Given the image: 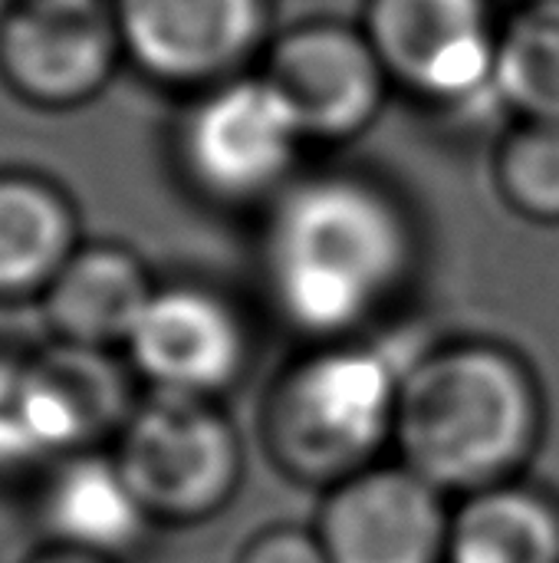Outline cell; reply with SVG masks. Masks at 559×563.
Returning <instances> with one entry per match:
<instances>
[{"instance_id": "1", "label": "cell", "mask_w": 559, "mask_h": 563, "mask_svg": "<svg viewBox=\"0 0 559 563\" xmlns=\"http://www.w3.org/2000/svg\"><path fill=\"white\" fill-rule=\"evenodd\" d=\"M415 231L405 208L359 175L290 181L270 205L260 271L277 313L300 333L346 340L409 280Z\"/></svg>"}, {"instance_id": "2", "label": "cell", "mask_w": 559, "mask_h": 563, "mask_svg": "<svg viewBox=\"0 0 559 563\" xmlns=\"http://www.w3.org/2000/svg\"><path fill=\"white\" fill-rule=\"evenodd\" d=\"M544 429L530 369L507 350L458 343L402 376L395 445L402 465L441 495H474L511 482Z\"/></svg>"}, {"instance_id": "3", "label": "cell", "mask_w": 559, "mask_h": 563, "mask_svg": "<svg viewBox=\"0 0 559 563\" xmlns=\"http://www.w3.org/2000/svg\"><path fill=\"white\" fill-rule=\"evenodd\" d=\"M402 369L372 346L333 340L273 386L267 445L303 482H346L395 439Z\"/></svg>"}, {"instance_id": "4", "label": "cell", "mask_w": 559, "mask_h": 563, "mask_svg": "<svg viewBox=\"0 0 559 563\" xmlns=\"http://www.w3.org/2000/svg\"><path fill=\"white\" fill-rule=\"evenodd\" d=\"M362 33L392 82L471 109L497 102V36L488 0H369Z\"/></svg>"}, {"instance_id": "5", "label": "cell", "mask_w": 559, "mask_h": 563, "mask_svg": "<svg viewBox=\"0 0 559 563\" xmlns=\"http://www.w3.org/2000/svg\"><path fill=\"white\" fill-rule=\"evenodd\" d=\"M119 468L152 518L198 521L234 495L241 442L204 399L158 393L128 422Z\"/></svg>"}, {"instance_id": "6", "label": "cell", "mask_w": 559, "mask_h": 563, "mask_svg": "<svg viewBox=\"0 0 559 563\" xmlns=\"http://www.w3.org/2000/svg\"><path fill=\"white\" fill-rule=\"evenodd\" d=\"M303 142L290 109L260 73L217 82L181 135L191 178L231 205L277 198L290 185Z\"/></svg>"}, {"instance_id": "7", "label": "cell", "mask_w": 559, "mask_h": 563, "mask_svg": "<svg viewBox=\"0 0 559 563\" xmlns=\"http://www.w3.org/2000/svg\"><path fill=\"white\" fill-rule=\"evenodd\" d=\"M260 76L306 142H343L369 129L392 82L369 36L343 23L287 30L267 49Z\"/></svg>"}, {"instance_id": "8", "label": "cell", "mask_w": 559, "mask_h": 563, "mask_svg": "<svg viewBox=\"0 0 559 563\" xmlns=\"http://www.w3.org/2000/svg\"><path fill=\"white\" fill-rule=\"evenodd\" d=\"M316 534L333 563H445L451 515L409 465H372L333 485Z\"/></svg>"}, {"instance_id": "9", "label": "cell", "mask_w": 559, "mask_h": 563, "mask_svg": "<svg viewBox=\"0 0 559 563\" xmlns=\"http://www.w3.org/2000/svg\"><path fill=\"white\" fill-rule=\"evenodd\" d=\"M267 0H119L132 59L168 82H224L264 46Z\"/></svg>"}, {"instance_id": "10", "label": "cell", "mask_w": 559, "mask_h": 563, "mask_svg": "<svg viewBox=\"0 0 559 563\" xmlns=\"http://www.w3.org/2000/svg\"><path fill=\"white\" fill-rule=\"evenodd\" d=\"M125 346L161 396L208 399L247 366L244 320L204 287L155 290Z\"/></svg>"}, {"instance_id": "11", "label": "cell", "mask_w": 559, "mask_h": 563, "mask_svg": "<svg viewBox=\"0 0 559 563\" xmlns=\"http://www.w3.org/2000/svg\"><path fill=\"white\" fill-rule=\"evenodd\" d=\"M119 40L96 0H26L3 23L0 56L23 92L69 102L105 79Z\"/></svg>"}, {"instance_id": "12", "label": "cell", "mask_w": 559, "mask_h": 563, "mask_svg": "<svg viewBox=\"0 0 559 563\" xmlns=\"http://www.w3.org/2000/svg\"><path fill=\"white\" fill-rule=\"evenodd\" d=\"M152 284L135 257L122 251H82L72 254L49 290V317L79 346L128 343L142 310L152 300Z\"/></svg>"}, {"instance_id": "13", "label": "cell", "mask_w": 559, "mask_h": 563, "mask_svg": "<svg viewBox=\"0 0 559 563\" xmlns=\"http://www.w3.org/2000/svg\"><path fill=\"white\" fill-rule=\"evenodd\" d=\"M445 563H559V508L514 482L465 495Z\"/></svg>"}, {"instance_id": "14", "label": "cell", "mask_w": 559, "mask_h": 563, "mask_svg": "<svg viewBox=\"0 0 559 563\" xmlns=\"http://www.w3.org/2000/svg\"><path fill=\"white\" fill-rule=\"evenodd\" d=\"M148 511L122 475L119 462H72L49 492V528L66 548L99 558L125 554L138 544Z\"/></svg>"}, {"instance_id": "15", "label": "cell", "mask_w": 559, "mask_h": 563, "mask_svg": "<svg viewBox=\"0 0 559 563\" xmlns=\"http://www.w3.org/2000/svg\"><path fill=\"white\" fill-rule=\"evenodd\" d=\"M497 106L559 125V0H527L497 36Z\"/></svg>"}, {"instance_id": "16", "label": "cell", "mask_w": 559, "mask_h": 563, "mask_svg": "<svg viewBox=\"0 0 559 563\" xmlns=\"http://www.w3.org/2000/svg\"><path fill=\"white\" fill-rule=\"evenodd\" d=\"M69 214L46 188L3 178L0 181V290L33 287L56 277L69 261Z\"/></svg>"}, {"instance_id": "17", "label": "cell", "mask_w": 559, "mask_h": 563, "mask_svg": "<svg viewBox=\"0 0 559 563\" xmlns=\"http://www.w3.org/2000/svg\"><path fill=\"white\" fill-rule=\"evenodd\" d=\"M82 439L76 412L40 363H0V465L33 462Z\"/></svg>"}, {"instance_id": "18", "label": "cell", "mask_w": 559, "mask_h": 563, "mask_svg": "<svg viewBox=\"0 0 559 563\" xmlns=\"http://www.w3.org/2000/svg\"><path fill=\"white\" fill-rule=\"evenodd\" d=\"M497 185L534 221H559V125L521 122L501 145Z\"/></svg>"}, {"instance_id": "19", "label": "cell", "mask_w": 559, "mask_h": 563, "mask_svg": "<svg viewBox=\"0 0 559 563\" xmlns=\"http://www.w3.org/2000/svg\"><path fill=\"white\" fill-rule=\"evenodd\" d=\"M241 563H333L316 531L277 528L250 541Z\"/></svg>"}, {"instance_id": "20", "label": "cell", "mask_w": 559, "mask_h": 563, "mask_svg": "<svg viewBox=\"0 0 559 563\" xmlns=\"http://www.w3.org/2000/svg\"><path fill=\"white\" fill-rule=\"evenodd\" d=\"M30 563H112V558H99V554H89V551H76V548H56V551H49V554H43V558H36V561Z\"/></svg>"}]
</instances>
